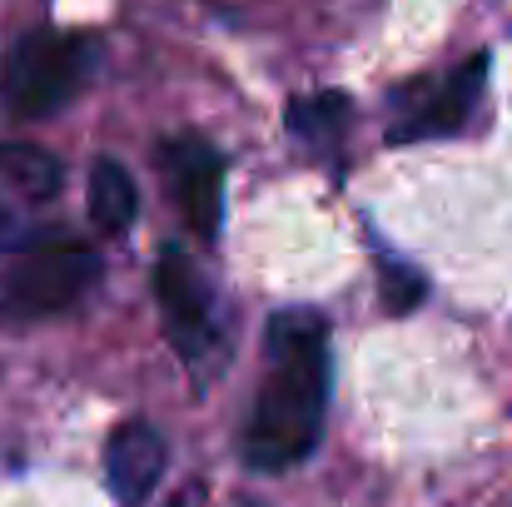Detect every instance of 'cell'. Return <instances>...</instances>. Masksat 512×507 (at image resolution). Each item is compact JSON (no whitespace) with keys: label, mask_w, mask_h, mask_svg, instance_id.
<instances>
[{"label":"cell","mask_w":512,"mask_h":507,"mask_svg":"<svg viewBox=\"0 0 512 507\" xmlns=\"http://www.w3.org/2000/svg\"><path fill=\"white\" fill-rule=\"evenodd\" d=\"M264 358L269 368L244 423V463L254 473H289L324 438L329 324L314 309H279L264 329Z\"/></svg>","instance_id":"1"},{"label":"cell","mask_w":512,"mask_h":507,"mask_svg":"<svg viewBox=\"0 0 512 507\" xmlns=\"http://www.w3.org/2000/svg\"><path fill=\"white\" fill-rule=\"evenodd\" d=\"M100 279V254L70 234H20L0 244V314L50 319L75 309Z\"/></svg>","instance_id":"2"},{"label":"cell","mask_w":512,"mask_h":507,"mask_svg":"<svg viewBox=\"0 0 512 507\" xmlns=\"http://www.w3.org/2000/svg\"><path fill=\"white\" fill-rule=\"evenodd\" d=\"M95 65H100V40L95 35H80V30H30L5 55L0 95H5L10 115L50 120L55 110H65L90 85Z\"/></svg>","instance_id":"3"},{"label":"cell","mask_w":512,"mask_h":507,"mask_svg":"<svg viewBox=\"0 0 512 507\" xmlns=\"http://www.w3.org/2000/svg\"><path fill=\"white\" fill-rule=\"evenodd\" d=\"M155 299H160L165 338L174 343L179 363H184L199 383L214 378V368H219V363L229 358V348H234V334H229V319H224L219 294L209 289V279L199 274V264H194L179 244H165V249H160Z\"/></svg>","instance_id":"4"},{"label":"cell","mask_w":512,"mask_h":507,"mask_svg":"<svg viewBox=\"0 0 512 507\" xmlns=\"http://www.w3.org/2000/svg\"><path fill=\"white\" fill-rule=\"evenodd\" d=\"M488 85V55H473L453 65L448 75H418L403 80L388 95V140L393 145H418V140H443L458 135Z\"/></svg>","instance_id":"5"},{"label":"cell","mask_w":512,"mask_h":507,"mask_svg":"<svg viewBox=\"0 0 512 507\" xmlns=\"http://www.w3.org/2000/svg\"><path fill=\"white\" fill-rule=\"evenodd\" d=\"M160 169L170 184V199L189 234L204 244L219 239L224 224V155L204 135H174L160 145Z\"/></svg>","instance_id":"6"},{"label":"cell","mask_w":512,"mask_h":507,"mask_svg":"<svg viewBox=\"0 0 512 507\" xmlns=\"http://www.w3.org/2000/svg\"><path fill=\"white\" fill-rule=\"evenodd\" d=\"M165 463H170L165 438H160V428L145 423V418L120 423V428L110 433V443H105V478H110V493L120 498V507L150 503V493H155L160 478H165Z\"/></svg>","instance_id":"7"},{"label":"cell","mask_w":512,"mask_h":507,"mask_svg":"<svg viewBox=\"0 0 512 507\" xmlns=\"http://www.w3.org/2000/svg\"><path fill=\"white\" fill-rule=\"evenodd\" d=\"M85 199H90V219H95L100 234H130L135 219H140V189H135L130 169L120 160H110V155H100L90 165Z\"/></svg>","instance_id":"8"},{"label":"cell","mask_w":512,"mask_h":507,"mask_svg":"<svg viewBox=\"0 0 512 507\" xmlns=\"http://www.w3.org/2000/svg\"><path fill=\"white\" fill-rule=\"evenodd\" d=\"M289 135L304 140L309 150H339L343 135H348V120H353V100L343 90H314V95H294L289 110Z\"/></svg>","instance_id":"9"},{"label":"cell","mask_w":512,"mask_h":507,"mask_svg":"<svg viewBox=\"0 0 512 507\" xmlns=\"http://www.w3.org/2000/svg\"><path fill=\"white\" fill-rule=\"evenodd\" d=\"M0 179L20 194L25 209L50 204L60 194V165H55V155H45L35 145H0Z\"/></svg>","instance_id":"10"},{"label":"cell","mask_w":512,"mask_h":507,"mask_svg":"<svg viewBox=\"0 0 512 507\" xmlns=\"http://www.w3.org/2000/svg\"><path fill=\"white\" fill-rule=\"evenodd\" d=\"M428 299L423 274H413L408 264H383V309L388 314H413Z\"/></svg>","instance_id":"11"},{"label":"cell","mask_w":512,"mask_h":507,"mask_svg":"<svg viewBox=\"0 0 512 507\" xmlns=\"http://www.w3.org/2000/svg\"><path fill=\"white\" fill-rule=\"evenodd\" d=\"M15 209H25V204H20V194H15V189L0 179V244L20 239V234H15Z\"/></svg>","instance_id":"12"}]
</instances>
